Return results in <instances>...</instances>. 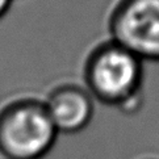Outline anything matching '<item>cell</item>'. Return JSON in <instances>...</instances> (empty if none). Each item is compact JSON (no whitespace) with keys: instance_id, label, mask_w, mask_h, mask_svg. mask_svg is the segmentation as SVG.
<instances>
[{"instance_id":"6da1fadb","label":"cell","mask_w":159,"mask_h":159,"mask_svg":"<svg viewBox=\"0 0 159 159\" xmlns=\"http://www.w3.org/2000/svg\"><path fill=\"white\" fill-rule=\"evenodd\" d=\"M83 79L89 95L100 103L132 115L143 103V62L115 41H104L86 59Z\"/></svg>"},{"instance_id":"7a4b0ae2","label":"cell","mask_w":159,"mask_h":159,"mask_svg":"<svg viewBox=\"0 0 159 159\" xmlns=\"http://www.w3.org/2000/svg\"><path fill=\"white\" fill-rule=\"evenodd\" d=\"M57 135L45 103L38 99L13 100L0 111V152L7 159H41Z\"/></svg>"},{"instance_id":"3957f363","label":"cell","mask_w":159,"mask_h":159,"mask_svg":"<svg viewBox=\"0 0 159 159\" xmlns=\"http://www.w3.org/2000/svg\"><path fill=\"white\" fill-rule=\"evenodd\" d=\"M108 29L112 41L142 62H159V0H118Z\"/></svg>"},{"instance_id":"277c9868","label":"cell","mask_w":159,"mask_h":159,"mask_svg":"<svg viewBox=\"0 0 159 159\" xmlns=\"http://www.w3.org/2000/svg\"><path fill=\"white\" fill-rule=\"evenodd\" d=\"M58 133L80 132L93 116V98L78 84H59L43 101Z\"/></svg>"},{"instance_id":"5b68a950","label":"cell","mask_w":159,"mask_h":159,"mask_svg":"<svg viewBox=\"0 0 159 159\" xmlns=\"http://www.w3.org/2000/svg\"><path fill=\"white\" fill-rule=\"evenodd\" d=\"M13 0H0V19H3L9 11Z\"/></svg>"}]
</instances>
